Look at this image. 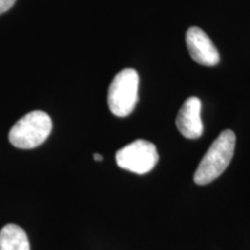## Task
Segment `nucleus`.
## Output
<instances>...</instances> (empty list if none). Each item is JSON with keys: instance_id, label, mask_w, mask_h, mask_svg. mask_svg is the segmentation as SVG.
Here are the masks:
<instances>
[{"instance_id": "f257e3e1", "label": "nucleus", "mask_w": 250, "mask_h": 250, "mask_svg": "<svg viewBox=\"0 0 250 250\" xmlns=\"http://www.w3.org/2000/svg\"><path fill=\"white\" fill-rule=\"evenodd\" d=\"M236 137L232 130H224L199 162L193 176L198 186H205L218 179L232 161L235 151Z\"/></svg>"}, {"instance_id": "f03ea898", "label": "nucleus", "mask_w": 250, "mask_h": 250, "mask_svg": "<svg viewBox=\"0 0 250 250\" xmlns=\"http://www.w3.org/2000/svg\"><path fill=\"white\" fill-rule=\"evenodd\" d=\"M52 130L51 118L46 112L35 110L24 115L9 131L8 139L18 148L30 149L42 145Z\"/></svg>"}, {"instance_id": "7ed1b4c3", "label": "nucleus", "mask_w": 250, "mask_h": 250, "mask_svg": "<svg viewBox=\"0 0 250 250\" xmlns=\"http://www.w3.org/2000/svg\"><path fill=\"white\" fill-rule=\"evenodd\" d=\"M139 76L133 68H125L116 74L109 87L108 105L115 116L126 117L138 102Z\"/></svg>"}, {"instance_id": "20e7f679", "label": "nucleus", "mask_w": 250, "mask_h": 250, "mask_svg": "<svg viewBox=\"0 0 250 250\" xmlns=\"http://www.w3.org/2000/svg\"><path fill=\"white\" fill-rule=\"evenodd\" d=\"M159 161L155 145L147 140L138 139L122 147L116 153V162L122 169L134 174L149 173Z\"/></svg>"}, {"instance_id": "39448f33", "label": "nucleus", "mask_w": 250, "mask_h": 250, "mask_svg": "<svg viewBox=\"0 0 250 250\" xmlns=\"http://www.w3.org/2000/svg\"><path fill=\"white\" fill-rule=\"evenodd\" d=\"M187 48L191 58L204 66H215L220 61L219 52L210 37L198 27H190L187 31Z\"/></svg>"}, {"instance_id": "423d86ee", "label": "nucleus", "mask_w": 250, "mask_h": 250, "mask_svg": "<svg viewBox=\"0 0 250 250\" xmlns=\"http://www.w3.org/2000/svg\"><path fill=\"white\" fill-rule=\"evenodd\" d=\"M202 102L198 98L187 99L176 117V126L183 137L197 139L203 134L204 127L201 118Z\"/></svg>"}, {"instance_id": "0eeeda50", "label": "nucleus", "mask_w": 250, "mask_h": 250, "mask_svg": "<svg viewBox=\"0 0 250 250\" xmlns=\"http://www.w3.org/2000/svg\"><path fill=\"white\" fill-rule=\"evenodd\" d=\"M0 250H30L26 232L18 225H6L0 230Z\"/></svg>"}, {"instance_id": "6e6552de", "label": "nucleus", "mask_w": 250, "mask_h": 250, "mask_svg": "<svg viewBox=\"0 0 250 250\" xmlns=\"http://www.w3.org/2000/svg\"><path fill=\"white\" fill-rule=\"evenodd\" d=\"M17 0H0V14L5 13L13 7Z\"/></svg>"}, {"instance_id": "1a4fd4ad", "label": "nucleus", "mask_w": 250, "mask_h": 250, "mask_svg": "<svg viewBox=\"0 0 250 250\" xmlns=\"http://www.w3.org/2000/svg\"><path fill=\"white\" fill-rule=\"evenodd\" d=\"M94 160H95V161H102L103 156L101 154H94Z\"/></svg>"}]
</instances>
